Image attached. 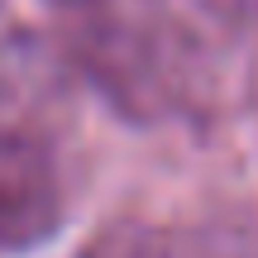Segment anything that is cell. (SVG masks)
Here are the masks:
<instances>
[{"label": "cell", "instance_id": "1", "mask_svg": "<svg viewBox=\"0 0 258 258\" xmlns=\"http://www.w3.org/2000/svg\"><path fill=\"white\" fill-rule=\"evenodd\" d=\"M67 182L43 129L0 124V253H29L57 239Z\"/></svg>", "mask_w": 258, "mask_h": 258}, {"label": "cell", "instance_id": "2", "mask_svg": "<svg viewBox=\"0 0 258 258\" xmlns=\"http://www.w3.org/2000/svg\"><path fill=\"white\" fill-rule=\"evenodd\" d=\"M62 82H67V53L15 29V38L0 43V124L43 129V105L57 96Z\"/></svg>", "mask_w": 258, "mask_h": 258}, {"label": "cell", "instance_id": "3", "mask_svg": "<svg viewBox=\"0 0 258 258\" xmlns=\"http://www.w3.org/2000/svg\"><path fill=\"white\" fill-rule=\"evenodd\" d=\"M77 258H167V249L153 230L120 220V225H105L91 244H82Z\"/></svg>", "mask_w": 258, "mask_h": 258}, {"label": "cell", "instance_id": "4", "mask_svg": "<svg viewBox=\"0 0 258 258\" xmlns=\"http://www.w3.org/2000/svg\"><path fill=\"white\" fill-rule=\"evenodd\" d=\"M53 5L72 10V15H91V10H105V5H115V0H53Z\"/></svg>", "mask_w": 258, "mask_h": 258}]
</instances>
